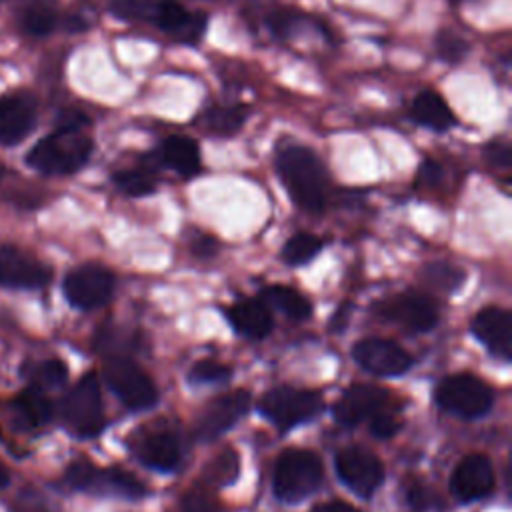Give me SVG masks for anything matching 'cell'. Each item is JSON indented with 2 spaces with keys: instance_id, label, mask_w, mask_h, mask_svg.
I'll return each instance as SVG.
<instances>
[{
  "instance_id": "cell-30",
  "label": "cell",
  "mask_w": 512,
  "mask_h": 512,
  "mask_svg": "<svg viewBox=\"0 0 512 512\" xmlns=\"http://www.w3.org/2000/svg\"><path fill=\"white\" fill-rule=\"evenodd\" d=\"M322 250V240L308 232H298L286 240L282 248V260L290 266H300L310 262Z\"/></svg>"
},
{
  "instance_id": "cell-45",
  "label": "cell",
  "mask_w": 512,
  "mask_h": 512,
  "mask_svg": "<svg viewBox=\"0 0 512 512\" xmlns=\"http://www.w3.org/2000/svg\"><path fill=\"white\" fill-rule=\"evenodd\" d=\"M2 174H4V166L0 164V178H2Z\"/></svg>"
},
{
  "instance_id": "cell-36",
  "label": "cell",
  "mask_w": 512,
  "mask_h": 512,
  "mask_svg": "<svg viewBox=\"0 0 512 512\" xmlns=\"http://www.w3.org/2000/svg\"><path fill=\"white\" fill-rule=\"evenodd\" d=\"M38 380L34 384H38L40 388H58L66 382V376H68V368L62 360L58 358H50L46 360L40 368H38Z\"/></svg>"
},
{
  "instance_id": "cell-37",
  "label": "cell",
  "mask_w": 512,
  "mask_h": 512,
  "mask_svg": "<svg viewBox=\"0 0 512 512\" xmlns=\"http://www.w3.org/2000/svg\"><path fill=\"white\" fill-rule=\"evenodd\" d=\"M400 426H402V424H400V418L396 416V412H394L390 406L370 418V432H372L376 438H382V440L394 436Z\"/></svg>"
},
{
  "instance_id": "cell-44",
  "label": "cell",
  "mask_w": 512,
  "mask_h": 512,
  "mask_svg": "<svg viewBox=\"0 0 512 512\" xmlns=\"http://www.w3.org/2000/svg\"><path fill=\"white\" fill-rule=\"evenodd\" d=\"M450 4H460V2H464V0H448Z\"/></svg>"
},
{
  "instance_id": "cell-4",
  "label": "cell",
  "mask_w": 512,
  "mask_h": 512,
  "mask_svg": "<svg viewBox=\"0 0 512 512\" xmlns=\"http://www.w3.org/2000/svg\"><path fill=\"white\" fill-rule=\"evenodd\" d=\"M324 400L316 390L274 386L258 400V410L280 430H290L302 422L316 418L322 412Z\"/></svg>"
},
{
  "instance_id": "cell-19",
  "label": "cell",
  "mask_w": 512,
  "mask_h": 512,
  "mask_svg": "<svg viewBox=\"0 0 512 512\" xmlns=\"http://www.w3.org/2000/svg\"><path fill=\"white\" fill-rule=\"evenodd\" d=\"M472 334L498 358H512V316L508 310L488 306L472 318Z\"/></svg>"
},
{
  "instance_id": "cell-22",
  "label": "cell",
  "mask_w": 512,
  "mask_h": 512,
  "mask_svg": "<svg viewBox=\"0 0 512 512\" xmlns=\"http://www.w3.org/2000/svg\"><path fill=\"white\" fill-rule=\"evenodd\" d=\"M154 156L158 160V166H166L184 178L196 176L202 166L200 148H198L196 140H192L190 136H184V134L168 136L160 144V148L156 150Z\"/></svg>"
},
{
  "instance_id": "cell-25",
  "label": "cell",
  "mask_w": 512,
  "mask_h": 512,
  "mask_svg": "<svg viewBox=\"0 0 512 512\" xmlns=\"http://www.w3.org/2000/svg\"><path fill=\"white\" fill-rule=\"evenodd\" d=\"M248 114H250V108L244 104L210 106L202 114V126L206 132L214 136H232L244 126Z\"/></svg>"
},
{
  "instance_id": "cell-3",
  "label": "cell",
  "mask_w": 512,
  "mask_h": 512,
  "mask_svg": "<svg viewBox=\"0 0 512 512\" xmlns=\"http://www.w3.org/2000/svg\"><path fill=\"white\" fill-rule=\"evenodd\" d=\"M324 478L320 458L306 448H286L280 452L272 472V490L278 500L296 504L312 496Z\"/></svg>"
},
{
  "instance_id": "cell-35",
  "label": "cell",
  "mask_w": 512,
  "mask_h": 512,
  "mask_svg": "<svg viewBox=\"0 0 512 512\" xmlns=\"http://www.w3.org/2000/svg\"><path fill=\"white\" fill-rule=\"evenodd\" d=\"M180 512H222V508L208 488L192 486L180 500Z\"/></svg>"
},
{
  "instance_id": "cell-43",
  "label": "cell",
  "mask_w": 512,
  "mask_h": 512,
  "mask_svg": "<svg viewBox=\"0 0 512 512\" xmlns=\"http://www.w3.org/2000/svg\"><path fill=\"white\" fill-rule=\"evenodd\" d=\"M8 484H10V474H8L6 466L0 462V490H2V488H6Z\"/></svg>"
},
{
  "instance_id": "cell-23",
  "label": "cell",
  "mask_w": 512,
  "mask_h": 512,
  "mask_svg": "<svg viewBox=\"0 0 512 512\" xmlns=\"http://www.w3.org/2000/svg\"><path fill=\"white\" fill-rule=\"evenodd\" d=\"M410 114L418 124L434 132H448L456 124V116L452 108L436 90L418 92L412 100Z\"/></svg>"
},
{
  "instance_id": "cell-34",
  "label": "cell",
  "mask_w": 512,
  "mask_h": 512,
  "mask_svg": "<svg viewBox=\"0 0 512 512\" xmlns=\"http://www.w3.org/2000/svg\"><path fill=\"white\" fill-rule=\"evenodd\" d=\"M228 378H230V368L212 358L198 360L188 372V380L192 384H222Z\"/></svg>"
},
{
  "instance_id": "cell-40",
  "label": "cell",
  "mask_w": 512,
  "mask_h": 512,
  "mask_svg": "<svg viewBox=\"0 0 512 512\" xmlns=\"http://www.w3.org/2000/svg\"><path fill=\"white\" fill-rule=\"evenodd\" d=\"M444 176V170L438 162L434 160H426L422 162L420 166V172H418V182L420 184H426V186H436Z\"/></svg>"
},
{
  "instance_id": "cell-27",
  "label": "cell",
  "mask_w": 512,
  "mask_h": 512,
  "mask_svg": "<svg viewBox=\"0 0 512 512\" xmlns=\"http://www.w3.org/2000/svg\"><path fill=\"white\" fill-rule=\"evenodd\" d=\"M112 182L116 184V188L120 192H124L126 196H132V198L148 196L156 190V178L148 164L140 166V168L118 170L112 174Z\"/></svg>"
},
{
  "instance_id": "cell-32",
  "label": "cell",
  "mask_w": 512,
  "mask_h": 512,
  "mask_svg": "<svg viewBox=\"0 0 512 512\" xmlns=\"http://www.w3.org/2000/svg\"><path fill=\"white\" fill-rule=\"evenodd\" d=\"M434 50L442 62L458 64L468 56L470 44L452 30H440L434 38Z\"/></svg>"
},
{
  "instance_id": "cell-5",
  "label": "cell",
  "mask_w": 512,
  "mask_h": 512,
  "mask_svg": "<svg viewBox=\"0 0 512 512\" xmlns=\"http://www.w3.org/2000/svg\"><path fill=\"white\" fill-rule=\"evenodd\" d=\"M436 404L462 418H480L494 404V390L474 374L460 372L446 376L434 392Z\"/></svg>"
},
{
  "instance_id": "cell-24",
  "label": "cell",
  "mask_w": 512,
  "mask_h": 512,
  "mask_svg": "<svg viewBox=\"0 0 512 512\" xmlns=\"http://www.w3.org/2000/svg\"><path fill=\"white\" fill-rule=\"evenodd\" d=\"M12 410L24 426H32V428L50 422V418L54 414V406H52L46 390L34 382L28 384L24 390H20L12 398Z\"/></svg>"
},
{
  "instance_id": "cell-15",
  "label": "cell",
  "mask_w": 512,
  "mask_h": 512,
  "mask_svg": "<svg viewBox=\"0 0 512 512\" xmlns=\"http://www.w3.org/2000/svg\"><path fill=\"white\" fill-rule=\"evenodd\" d=\"M388 406V390L372 384H350L334 404V418L338 424L354 428Z\"/></svg>"
},
{
  "instance_id": "cell-41",
  "label": "cell",
  "mask_w": 512,
  "mask_h": 512,
  "mask_svg": "<svg viewBox=\"0 0 512 512\" xmlns=\"http://www.w3.org/2000/svg\"><path fill=\"white\" fill-rule=\"evenodd\" d=\"M312 512H360V510H356L354 506H350V504H346L342 500H332V502L316 506Z\"/></svg>"
},
{
  "instance_id": "cell-12",
  "label": "cell",
  "mask_w": 512,
  "mask_h": 512,
  "mask_svg": "<svg viewBox=\"0 0 512 512\" xmlns=\"http://www.w3.org/2000/svg\"><path fill=\"white\" fill-rule=\"evenodd\" d=\"M338 478L360 498H370L384 482V466L372 452L348 446L342 448L334 458Z\"/></svg>"
},
{
  "instance_id": "cell-33",
  "label": "cell",
  "mask_w": 512,
  "mask_h": 512,
  "mask_svg": "<svg viewBox=\"0 0 512 512\" xmlns=\"http://www.w3.org/2000/svg\"><path fill=\"white\" fill-rule=\"evenodd\" d=\"M308 22L306 14H300L296 10H288V8H280L274 10L266 16V26L270 30V34H274L276 38H290L296 32L302 30V26Z\"/></svg>"
},
{
  "instance_id": "cell-38",
  "label": "cell",
  "mask_w": 512,
  "mask_h": 512,
  "mask_svg": "<svg viewBox=\"0 0 512 512\" xmlns=\"http://www.w3.org/2000/svg\"><path fill=\"white\" fill-rule=\"evenodd\" d=\"M428 278L430 282L442 286L444 290H452L462 282V272L450 264H430L428 266Z\"/></svg>"
},
{
  "instance_id": "cell-17",
  "label": "cell",
  "mask_w": 512,
  "mask_h": 512,
  "mask_svg": "<svg viewBox=\"0 0 512 512\" xmlns=\"http://www.w3.org/2000/svg\"><path fill=\"white\" fill-rule=\"evenodd\" d=\"M494 490V466L484 454L464 456L450 476V492L460 502L486 498Z\"/></svg>"
},
{
  "instance_id": "cell-10",
  "label": "cell",
  "mask_w": 512,
  "mask_h": 512,
  "mask_svg": "<svg viewBox=\"0 0 512 512\" xmlns=\"http://www.w3.org/2000/svg\"><path fill=\"white\" fill-rule=\"evenodd\" d=\"M66 300L80 310L104 306L114 292V274L100 264H82L64 278Z\"/></svg>"
},
{
  "instance_id": "cell-13",
  "label": "cell",
  "mask_w": 512,
  "mask_h": 512,
  "mask_svg": "<svg viewBox=\"0 0 512 512\" xmlns=\"http://www.w3.org/2000/svg\"><path fill=\"white\" fill-rule=\"evenodd\" d=\"M352 358L370 374L394 378L408 372L414 358L396 342L386 338H362L352 348Z\"/></svg>"
},
{
  "instance_id": "cell-42",
  "label": "cell",
  "mask_w": 512,
  "mask_h": 512,
  "mask_svg": "<svg viewBox=\"0 0 512 512\" xmlns=\"http://www.w3.org/2000/svg\"><path fill=\"white\" fill-rule=\"evenodd\" d=\"M194 252H198V254H212L214 252V246H212V240L210 238H204L200 244H196L194 246Z\"/></svg>"
},
{
  "instance_id": "cell-16",
  "label": "cell",
  "mask_w": 512,
  "mask_h": 512,
  "mask_svg": "<svg viewBox=\"0 0 512 512\" xmlns=\"http://www.w3.org/2000/svg\"><path fill=\"white\" fill-rule=\"evenodd\" d=\"M52 270L32 254L16 246H0V286L42 288L50 282Z\"/></svg>"
},
{
  "instance_id": "cell-14",
  "label": "cell",
  "mask_w": 512,
  "mask_h": 512,
  "mask_svg": "<svg viewBox=\"0 0 512 512\" xmlns=\"http://www.w3.org/2000/svg\"><path fill=\"white\" fill-rule=\"evenodd\" d=\"M250 402L252 398L248 390H232L208 402L194 426L196 440L208 442L220 438L248 412Z\"/></svg>"
},
{
  "instance_id": "cell-28",
  "label": "cell",
  "mask_w": 512,
  "mask_h": 512,
  "mask_svg": "<svg viewBox=\"0 0 512 512\" xmlns=\"http://www.w3.org/2000/svg\"><path fill=\"white\" fill-rule=\"evenodd\" d=\"M58 24L56 8L50 2L38 0L28 4L20 14V26L30 36H46Z\"/></svg>"
},
{
  "instance_id": "cell-26",
  "label": "cell",
  "mask_w": 512,
  "mask_h": 512,
  "mask_svg": "<svg viewBox=\"0 0 512 512\" xmlns=\"http://www.w3.org/2000/svg\"><path fill=\"white\" fill-rule=\"evenodd\" d=\"M260 298L266 304L278 308L284 316H288L292 320H306L312 314L310 300L304 294H300L298 290L290 288V286H282V284L266 286L262 290Z\"/></svg>"
},
{
  "instance_id": "cell-9",
  "label": "cell",
  "mask_w": 512,
  "mask_h": 512,
  "mask_svg": "<svg viewBox=\"0 0 512 512\" xmlns=\"http://www.w3.org/2000/svg\"><path fill=\"white\" fill-rule=\"evenodd\" d=\"M128 446L138 462L158 472H172L182 460V440L166 422H150L140 428Z\"/></svg>"
},
{
  "instance_id": "cell-20",
  "label": "cell",
  "mask_w": 512,
  "mask_h": 512,
  "mask_svg": "<svg viewBox=\"0 0 512 512\" xmlns=\"http://www.w3.org/2000/svg\"><path fill=\"white\" fill-rule=\"evenodd\" d=\"M178 42L196 44L206 30L208 18L202 12H190L176 0H160L158 12L152 22Z\"/></svg>"
},
{
  "instance_id": "cell-21",
  "label": "cell",
  "mask_w": 512,
  "mask_h": 512,
  "mask_svg": "<svg viewBox=\"0 0 512 512\" xmlns=\"http://www.w3.org/2000/svg\"><path fill=\"white\" fill-rule=\"evenodd\" d=\"M232 328L248 338H264L272 330V314L262 298H242L226 308Z\"/></svg>"
},
{
  "instance_id": "cell-31",
  "label": "cell",
  "mask_w": 512,
  "mask_h": 512,
  "mask_svg": "<svg viewBox=\"0 0 512 512\" xmlns=\"http://www.w3.org/2000/svg\"><path fill=\"white\" fill-rule=\"evenodd\" d=\"M160 0H110L108 8L116 18L130 22H154Z\"/></svg>"
},
{
  "instance_id": "cell-6",
  "label": "cell",
  "mask_w": 512,
  "mask_h": 512,
  "mask_svg": "<svg viewBox=\"0 0 512 512\" xmlns=\"http://www.w3.org/2000/svg\"><path fill=\"white\" fill-rule=\"evenodd\" d=\"M62 416L66 426L80 438H92L104 428V408L100 382L94 372H86L64 396Z\"/></svg>"
},
{
  "instance_id": "cell-1",
  "label": "cell",
  "mask_w": 512,
  "mask_h": 512,
  "mask_svg": "<svg viewBox=\"0 0 512 512\" xmlns=\"http://www.w3.org/2000/svg\"><path fill=\"white\" fill-rule=\"evenodd\" d=\"M88 118L82 112H66L58 128L40 138L26 154V164L40 174L68 176L78 172L90 158L94 144L84 132Z\"/></svg>"
},
{
  "instance_id": "cell-18",
  "label": "cell",
  "mask_w": 512,
  "mask_h": 512,
  "mask_svg": "<svg viewBox=\"0 0 512 512\" xmlns=\"http://www.w3.org/2000/svg\"><path fill=\"white\" fill-rule=\"evenodd\" d=\"M38 104L32 94H4L0 96V144L16 146L36 126Z\"/></svg>"
},
{
  "instance_id": "cell-39",
  "label": "cell",
  "mask_w": 512,
  "mask_h": 512,
  "mask_svg": "<svg viewBox=\"0 0 512 512\" xmlns=\"http://www.w3.org/2000/svg\"><path fill=\"white\" fill-rule=\"evenodd\" d=\"M484 156L496 168L508 170L512 166V148L506 140H492L484 148Z\"/></svg>"
},
{
  "instance_id": "cell-7",
  "label": "cell",
  "mask_w": 512,
  "mask_h": 512,
  "mask_svg": "<svg viewBox=\"0 0 512 512\" xmlns=\"http://www.w3.org/2000/svg\"><path fill=\"white\" fill-rule=\"evenodd\" d=\"M104 380L128 410H146L158 402L156 384L128 356H110L104 362Z\"/></svg>"
},
{
  "instance_id": "cell-8",
  "label": "cell",
  "mask_w": 512,
  "mask_h": 512,
  "mask_svg": "<svg viewBox=\"0 0 512 512\" xmlns=\"http://www.w3.org/2000/svg\"><path fill=\"white\" fill-rule=\"evenodd\" d=\"M64 478L74 490L114 494L132 500L146 496V486L132 472L118 466L98 468L88 460H76L68 466Z\"/></svg>"
},
{
  "instance_id": "cell-29",
  "label": "cell",
  "mask_w": 512,
  "mask_h": 512,
  "mask_svg": "<svg viewBox=\"0 0 512 512\" xmlns=\"http://www.w3.org/2000/svg\"><path fill=\"white\" fill-rule=\"evenodd\" d=\"M240 462L232 448L218 452L204 468V480L208 486H228L238 478Z\"/></svg>"
},
{
  "instance_id": "cell-2",
  "label": "cell",
  "mask_w": 512,
  "mask_h": 512,
  "mask_svg": "<svg viewBox=\"0 0 512 512\" xmlns=\"http://www.w3.org/2000/svg\"><path fill=\"white\" fill-rule=\"evenodd\" d=\"M276 172L294 200L306 212L318 214L326 206L328 174L314 150L304 144H282L276 152Z\"/></svg>"
},
{
  "instance_id": "cell-11",
  "label": "cell",
  "mask_w": 512,
  "mask_h": 512,
  "mask_svg": "<svg viewBox=\"0 0 512 512\" xmlns=\"http://www.w3.org/2000/svg\"><path fill=\"white\" fill-rule=\"evenodd\" d=\"M376 314L412 332H428L438 324L436 302L428 294L416 290H406L382 300L376 306Z\"/></svg>"
}]
</instances>
